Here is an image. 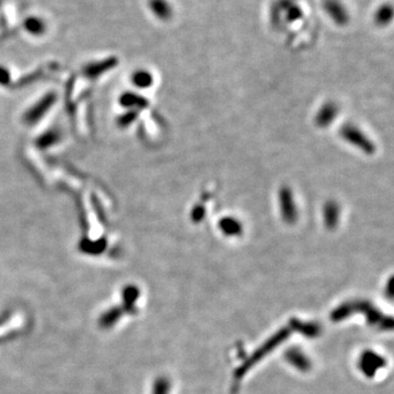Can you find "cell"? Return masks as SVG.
<instances>
[{
  "mask_svg": "<svg viewBox=\"0 0 394 394\" xmlns=\"http://www.w3.org/2000/svg\"><path fill=\"white\" fill-rule=\"evenodd\" d=\"M339 136L355 148L366 155H373L376 146L363 130L354 124H345L339 128Z\"/></svg>",
  "mask_w": 394,
  "mask_h": 394,
  "instance_id": "cell-1",
  "label": "cell"
},
{
  "mask_svg": "<svg viewBox=\"0 0 394 394\" xmlns=\"http://www.w3.org/2000/svg\"><path fill=\"white\" fill-rule=\"evenodd\" d=\"M51 103H52V97L48 96V97H46L45 100H43L41 103L37 104L36 107L33 110H31V112H30L29 116H30L31 120H37V118L42 115L43 112H45L50 108Z\"/></svg>",
  "mask_w": 394,
  "mask_h": 394,
  "instance_id": "cell-9",
  "label": "cell"
},
{
  "mask_svg": "<svg viewBox=\"0 0 394 394\" xmlns=\"http://www.w3.org/2000/svg\"><path fill=\"white\" fill-rule=\"evenodd\" d=\"M383 361L380 360V358L373 354H367V356L363 358V363H361V367L366 371V373H373L378 369L380 365H382Z\"/></svg>",
  "mask_w": 394,
  "mask_h": 394,
  "instance_id": "cell-8",
  "label": "cell"
},
{
  "mask_svg": "<svg viewBox=\"0 0 394 394\" xmlns=\"http://www.w3.org/2000/svg\"><path fill=\"white\" fill-rule=\"evenodd\" d=\"M121 103H122V107L124 105V107H127V108H135V107L144 108L147 104V101L146 98H143L141 95L139 96L135 93H126L122 95Z\"/></svg>",
  "mask_w": 394,
  "mask_h": 394,
  "instance_id": "cell-6",
  "label": "cell"
},
{
  "mask_svg": "<svg viewBox=\"0 0 394 394\" xmlns=\"http://www.w3.org/2000/svg\"><path fill=\"white\" fill-rule=\"evenodd\" d=\"M28 29L33 33H38L42 30V25L37 20H30V21H28Z\"/></svg>",
  "mask_w": 394,
  "mask_h": 394,
  "instance_id": "cell-11",
  "label": "cell"
},
{
  "mask_svg": "<svg viewBox=\"0 0 394 394\" xmlns=\"http://www.w3.org/2000/svg\"><path fill=\"white\" fill-rule=\"evenodd\" d=\"M338 107L333 101H327L319 109L314 117V123L320 128H326L334 123L338 116Z\"/></svg>",
  "mask_w": 394,
  "mask_h": 394,
  "instance_id": "cell-3",
  "label": "cell"
},
{
  "mask_svg": "<svg viewBox=\"0 0 394 394\" xmlns=\"http://www.w3.org/2000/svg\"><path fill=\"white\" fill-rule=\"evenodd\" d=\"M277 201L282 221L286 222L287 225H293L298 220L299 212L291 188L288 186H282L279 188Z\"/></svg>",
  "mask_w": 394,
  "mask_h": 394,
  "instance_id": "cell-2",
  "label": "cell"
},
{
  "mask_svg": "<svg viewBox=\"0 0 394 394\" xmlns=\"http://www.w3.org/2000/svg\"><path fill=\"white\" fill-rule=\"evenodd\" d=\"M205 216H206V208L203 205H201V204L195 205L189 213V218L194 223L202 222L204 218H205Z\"/></svg>",
  "mask_w": 394,
  "mask_h": 394,
  "instance_id": "cell-10",
  "label": "cell"
},
{
  "mask_svg": "<svg viewBox=\"0 0 394 394\" xmlns=\"http://www.w3.org/2000/svg\"><path fill=\"white\" fill-rule=\"evenodd\" d=\"M322 218L326 229L335 230L339 225L340 206L336 201H327L322 207Z\"/></svg>",
  "mask_w": 394,
  "mask_h": 394,
  "instance_id": "cell-4",
  "label": "cell"
},
{
  "mask_svg": "<svg viewBox=\"0 0 394 394\" xmlns=\"http://www.w3.org/2000/svg\"><path fill=\"white\" fill-rule=\"evenodd\" d=\"M133 82L136 87L141 88V89H146L153 84L154 78H153V76H151L150 72H148L146 70H139L134 74Z\"/></svg>",
  "mask_w": 394,
  "mask_h": 394,
  "instance_id": "cell-7",
  "label": "cell"
},
{
  "mask_svg": "<svg viewBox=\"0 0 394 394\" xmlns=\"http://www.w3.org/2000/svg\"><path fill=\"white\" fill-rule=\"evenodd\" d=\"M218 228L222 234L229 238L240 236L243 233L242 222L233 216H225L219 220Z\"/></svg>",
  "mask_w": 394,
  "mask_h": 394,
  "instance_id": "cell-5",
  "label": "cell"
}]
</instances>
